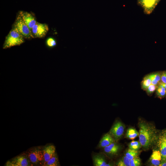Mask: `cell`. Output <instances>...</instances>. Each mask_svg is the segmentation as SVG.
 Wrapping results in <instances>:
<instances>
[{"label": "cell", "instance_id": "obj_1", "mask_svg": "<svg viewBox=\"0 0 166 166\" xmlns=\"http://www.w3.org/2000/svg\"><path fill=\"white\" fill-rule=\"evenodd\" d=\"M139 141L143 148L148 149L157 141V131L153 125L143 121L139 122Z\"/></svg>", "mask_w": 166, "mask_h": 166}, {"label": "cell", "instance_id": "obj_2", "mask_svg": "<svg viewBox=\"0 0 166 166\" xmlns=\"http://www.w3.org/2000/svg\"><path fill=\"white\" fill-rule=\"evenodd\" d=\"M24 37L13 26L6 37L3 48L6 49L13 46L19 45L24 42Z\"/></svg>", "mask_w": 166, "mask_h": 166}, {"label": "cell", "instance_id": "obj_3", "mask_svg": "<svg viewBox=\"0 0 166 166\" xmlns=\"http://www.w3.org/2000/svg\"><path fill=\"white\" fill-rule=\"evenodd\" d=\"M13 26L23 36L24 38L30 39L33 38L31 31L18 14Z\"/></svg>", "mask_w": 166, "mask_h": 166}, {"label": "cell", "instance_id": "obj_4", "mask_svg": "<svg viewBox=\"0 0 166 166\" xmlns=\"http://www.w3.org/2000/svg\"><path fill=\"white\" fill-rule=\"evenodd\" d=\"M124 128L125 126L123 123L120 121H117L112 126L109 133L117 141L122 136Z\"/></svg>", "mask_w": 166, "mask_h": 166}, {"label": "cell", "instance_id": "obj_5", "mask_svg": "<svg viewBox=\"0 0 166 166\" xmlns=\"http://www.w3.org/2000/svg\"><path fill=\"white\" fill-rule=\"evenodd\" d=\"M28 157L30 162L34 164L42 163L44 160L42 151L39 148H34L30 150Z\"/></svg>", "mask_w": 166, "mask_h": 166}, {"label": "cell", "instance_id": "obj_6", "mask_svg": "<svg viewBox=\"0 0 166 166\" xmlns=\"http://www.w3.org/2000/svg\"><path fill=\"white\" fill-rule=\"evenodd\" d=\"M49 30L48 26L45 23L37 22L33 27L31 33L33 38H42L45 36Z\"/></svg>", "mask_w": 166, "mask_h": 166}, {"label": "cell", "instance_id": "obj_7", "mask_svg": "<svg viewBox=\"0 0 166 166\" xmlns=\"http://www.w3.org/2000/svg\"><path fill=\"white\" fill-rule=\"evenodd\" d=\"M28 158L23 155H20L8 160L5 164L6 166H27L30 165Z\"/></svg>", "mask_w": 166, "mask_h": 166}, {"label": "cell", "instance_id": "obj_8", "mask_svg": "<svg viewBox=\"0 0 166 166\" xmlns=\"http://www.w3.org/2000/svg\"><path fill=\"white\" fill-rule=\"evenodd\" d=\"M18 14L31 31L33 27L37 22L35 18L30 13L25 11H19Z\"/></svg>", "mask_w": 166, "mask_h": 166}, {"label": "cell", "instance_id": "obj_9", "mask_svg": "<svg viewBox=\"0 0 166 166\" xmlns=\"http://www.w3.org/2000/svg\"><path fill=\"white\" fill-rule=\"evenodd\" d=\"M160 0H139L145 13L150 14Z\"/></svg>", "mask_w": 166, "mask_h": 166}, {"label": "cell", "instance_id": "obj_10", "mask_svg": "<svg viewBox=\"0 0 166 166\" xmlns=\"http://www.w3.org/2000/svg\"><path fill=\"white\" fill-rule=\"evenodd\" d=\"M42 151L44 157L42 165L44 166L55 154L56 148L53 145L50 144L46 146Z\"/></svg>", "mask_w": 166, "mask_h": 166}, {"label": "cell", "instance_id": "obj_11", "mask_svg": "<svg viewBox=\"0 0 166 166\" xmlns=\"http://www.w3.org/2000/svg\"><path fill=\"white\" fill-rule=\"evenodd\" d=\"M120 145L114 142L103 148V151L105 154L110 156L117 155L120 150Z\"/></svg>", "mask_w": 166, "mask_h": 166}, {"label": "cell", "instance_id": "obj_12", "mask_svg": "<svg viewBox=\"0 0 166 166\" xmlns=\"http://www.w3.org/2000/svg\"><path fill=\"white\" fill-rule=\"evenodd\" d=\"M115 141L114 138L109 133H106L103 135L100 141L97 148H103Z\"/></svg>", "mask_w": 166, "mask_h": 166}, {"label": "cell", "instance_id": "obj_13", "mask_svg": "<svg viewBox=\"0 0 166 166\" xmlns=\"http://www.w3.org/2000/svg\"><path fill=\"white\" fill-rule=\"evenodd\" d=\"M92 158L94 166H106L107 164L105 157L102 153L93 154Z\"/></svg>", "mask_w": 166, "mask_h": 166}, {"label": "cell", "instance_id": "obj_14", "mask_svg": "<svg viewBox=\"0 0 166 166\" xmlns=\"http://www.w3.org/2000/svg\"><path fill=\"white\" fill-rule=\"evenodd\" d=\"M161 159V155L159 150H154L151 156L150 160L152 165L159 166Z\"/></svg>", "mask_w": 166, "mask_h": 166}, {"label": "cell", "instance_id": "obj_15", "mask_svg": "<svg viewBox=\"0 0 166 166\" xmlns=\"http://www.w3.org/2000/svg\"><path fill=\"white\" fill-rule=\"evenodd\" d=\"M160 152L163 161L166 160V136H162L159 141Z\"/></svg>", "mask_w": 166, "mask_h": 166}, {"label": "cell", "instance_id": "obj_16", "mask_svg": "<svg viewBox=\"0 0 166 166\" xmlns=\"http://www.w3.org/2000/svg\"><path fill=\"white\" fill-rule=\"evenodd\" d=\"M139 135V132L135 128H130L126 132V137L131 140H133Z\"/></svg>", "mask_w": 166, "mask_h": 166}, {"label": "cell", "instance_id": "obj_17", "mask_svg": "<svg viewBox=\"0 0 166 166\" xmlns=\"http://www.w3.org/2000/svg\"><path fill=\"white\" fill-rule=\"evenodd\" d=\"M60 164L59 162L58 157L56 153L50 158L44 166H58Z\"/></svg>", "mask_w": 166, "mask_h": 166}, {"label": "cell", "instance_id": "obj_18", "mask_svg": "<svg viewBox=\"0 0 166 166\" xmlns=\"http://www.w3.org/2000/svg\"><path fill=\"white\" fill-rule=\"evenodd\" d=\"M139 152L129 148L126 152L125 156L130 160L137 157Z\"/></svg>", "mask_w": 166, "mask_h": 166}, {"label": "cell", "instance_id": "obj_19", "mask_svg": "<svg viewBox=\"0 0 166 166\" xmlns=\"http://www.w3.org/2000/svg\"><path fill=\"white\" fill-rule=\"evenodd\" d=\"M116 165L118 166H130V160L125 156L118 161Z\"/></svg>", "mask_w": 166, "mask_h": 166}, {"label": "cell", "instance_id": "obj_20", "mask_svg": "<svg viewBox=\"0 0 166 166\" xmlns=\"http://www.w3.org/2000/svg\"><path fill=\"white\" fill-rule=\"evenodd\" d=\"M156 93L157 96L160 98L164 97L166 93V89L163 86L159 85L156 89Z\"/></svg>", "mask_w": 166, "mask_h": 166}, {"label": "cell", "instance_id": "obj_21", "mask_svg": "<svg viewBox=\"0 0 166 166\" xmlns=\"http://www.w3.org/2000/svg\"><path fill=\"white\" fill-rule=\"evenodd\" d=\"M151 81L149 75L144 77L142 82V88L144 90H146L151 84Z\"/></svg>", "mask_w": 166, "mask_h": 166}, {"label": "cell", "instance_id": "obj_22", "mask_svg": "<svg viewBox=\"0 0 166 166\" xmlns=\"http://www.w3.org/2000/svg\"><path fill=\"white\" fill-rule=\"evenodd\" d=\"M141 145L140 141H132L129 144V148L133 150H138L141 147Z\"/></svg>", "mask_w": 166, "mask_h": 166}, {"label": "cell", "instance_id": "obj_23", "mask_svg": "<svg viewBox=\"0 0 166 166\" xmlns=\"http://www.w3.org/2000/svg\"><path fill=\"white\" fill-rule=\"evenodd\" d=\"M46 45L49 48H53L56 46L57 42L56 40L52 38H49L46 41Z\"/></svg>", "mask_w": 166, "mask_h": 166}, {"label": "cell", "instance_id": "obj_24", "mask_svg": "<svg viewBox=\"0 0 166 166\" xmlns=\"http://www.w3.org/2000/svg\"><path fill=\"white\" fill-rule=\"evenodd\" d=\"M140 164V160L138 157L130 160V166H139Z\"/></svg>", "mask_w": 166, "mask_h": 166}, {"label": "cell", "instance_id": "obj_25", "mask_svg": "<svg viewBox=\"0 0 166 166\" xmlns=\"http://www.w3.org/2000/svg\"><path fill=\"white\" fill-rule=\"evenodd\" d=\"M157 85L151 84L146 89L147 93L149 94L152 93L157 88Z\"/></svg>", "mask_w": 166, "mask_h": 166}, {"label": "cell", "instance_id": "obj_26", "mask_svg": "<svg viewBox=\"0 0 166 166\" xmlns=\"http://www.w3.org/2000/svg\"><path fill=\"white\" fill-rule=\"evenodd\" d=\"M153 77L159 82L160 81L161 77V75L158 73H153L149 75Z\"/></svg>", "mask_w": 166, "mask_h": 166}, {"label": "cell", "instance_id": "obj_27", "mask_svg": "<svg viewBox=\"0 0 166 166\" xmlns=\"http://www.w3.org/2000/svg\"><path fill=\"white\" fill-rule=\"evenodd\" d=\"M161 79L162 82L166 83V71L163 72L161 75Z\"/></svg>", "mask_w": 166, "mask_h": 166}, {"label": "cell", "instance_id": "obj_28", "mask_svg": "<svg viewBox=\"0 0 166 166\" xmlns=\"http://www.w3.org/2000/svg\"><path fill=\"white\" fill-rule=\"evenodd\" d=\"M151 80V84L153 85H157L159 82L155 79L153 77L150 76L149 75H148Z\"/></svg>", "mask_w": 166, "mask_h": 166}, {"label": "cell", "instance_id": "obj_29", "mask_svg": "<svg viewBox=\"0 0 166 166\" xmlns=\"http://www.w3.org/2000/svg\"><path fill=\"white\" fill-rule=\"evenodd\" d=\"M159 85L164 87L166 89V83H164L162 82L160 83Z\"/></svg>", "mask_w": 166, "mask_h": 166}, {"label": "cell", "instance_id": "obj_30", "mask_svg": "<svg viewBox=\"0 0 166 166\" xmlns=\"http://www.w3.org/2000/svg\"><path fill=\"white\" fill-rule=\"evenodd\" d=\"M164 161V162H162L161 164H160L159 166H166V162Z\"/></svg>", "mask_w": 166, "mask_h": 166}]
</instances>
